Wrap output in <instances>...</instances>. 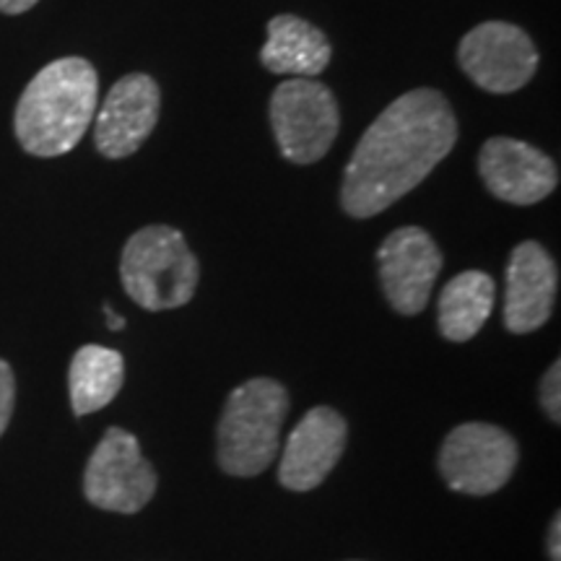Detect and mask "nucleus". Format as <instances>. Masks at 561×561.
I'll list each match as a JSON object with an SVG mask.
<instances>
[{"label":"nucleus","mask_w":561,"mask_h":561,"mask_svg":"<svg viewBox=\"0 0 561 561\" xmlns=\"http://www.w3.org/2000/svg\"><path fill=\"white\" fill-rule=\"evenodd\" d=\"M517 445L510 432L471 421L447 434L439 450V471L450 489L468 496H489L512 479Z\"/></svg>","instance_id":"7"},{"label":"nucleus","mask_w":561,"mask_h":561,"mask_svg":"<svg viewBox=\"0 0 561 561\" xmlns=\"http://www.w3.org/2000/svg\"><path fill=\"white\" fill-rule=\"evenodd\" d=\"M557 289V263L543 244H517L507 263V294H504V325H507V331L525 335L543 328L553 312Z\"/></svg>","instance_id":"13"},{"label":"nucleus","mask_w":561,"mask_h":561,"mask_svg":"<svg viewBox=\"0 0 561 561\" xmlns=\"http://www.w3.org/2000/svg\"><path fill=\"white\" fill-rule=\"evenodd\" d=\"M561 364L553 362L551 369L543 375V382H541V403H543V411L546 416H549L553 424H559L561 421Z\"/></svg>","instance_id":"17"},{"label":"nucleus","mask_w":561,"mask_h":561,"mask_svg":"<svg viewBox=\"0 0 561 561\" xmlns=\"http://www.w3.org/2000/svg\"><path fill=\"white\" fill-rule=\"evenodd\" d=\"M161 91L146 73H128L104 96L94 121L96 151L107 159L136 153L159 123Z\"/></svg>","instance_id":"10"},{"label":"nucleus","mask_w":561,"mask_h":561,"mask_svg":"<svg viewBox=\"0 0 561 561\" xmlns=\"http://www.w3.org/2000/svg\"><path fill=\"white\" fill-rule=\"evenodd\" d=\"M104 312H107V325L112 328V331H123V328H125V320L121 318V314L112 312V307H104Z\"/></svg>","instance_id":"21"},{"label":"nucleus","mask_w":561,"mask_h":561,"mask_svg":"<svg viewBox=\"0 0 561 561\" xmlns=\"http://www.w3.org/2000/svg\"><path fill=\"white\" fill-rule=\"evenodd\" d=\"M380 284L390 307L401 314H419L430 301L442 271V252L421 227L396 229L377 250Z\"/></svg>","instance_id":"9"},{"label":"nucleus","mask_w":561,"mask_h":561,"mask_svg":"<svg viewBox=\"0 0 561 561\" xmlns=\"http://www.w3.org/2000/svg\"><path fill=\"white\" fill-rule=\"evenodd\" d=\"M39 0H0V13H9V16H19V13H26L34 9Z\"/></svg>","instance_id":"19"},{"label":"nucleus","mask_w":561,"mask_h":561,"mask_svg":"<svg viewBox=\"0 0 561 561\" xmlns=\"http://www.w3.org/2000/svg\"><path fill=\"white\" fill-rule=\"evenodd\" d=\"M458 144V121L437 89L398 96L364 130L341 185V206L354 219H371L419 187Z\"/></svg>","instance_id":"1"},{"label":"nucleus","mask_w":561,"mask_h":561,"mask_svg":"<svg viewBox=\"0 0 561 561\" xmlns=\"http://www.w3.org/2000/svg\"><path fill=\"white\" fill-rule=\"evenodd\" d=\"M496 284L483 271H462L439 294L437 322L447 341L466 343L481 331L494 310Z\"/></svg>","instance_id":"15"},{"label":"nucleus","mask_w":561,"mask_h":561,"mask_svg":"<svg viewBox=\"0 0 561 561\" xmlns=\"http://www.w3.org/2000/svg\"><path fill=\"white\" fill-rule=\"evenodd\" d=\"M125 380V362L115 348L81 346L68 371L70 405L76 416H87L115 401Z\"/></svg>","instance_id":"16"},{"label":"nucleus","mask_w":561,"mask_h":561,"mask_svg":"<svg viewBox=\"0 0 561 561\" xmlns=\"http://www.w3.org/2000/svg\"><path fill=\"white\" fill-rule=\"evenodd\" d=\"M346 447V421L339 411L318 405L294 426L280 455L278 481L291 491H312L331 476Z\"/></svg>","instance_id":"12"},{"label":"nucleus","mask_w":561,"mask_h":561,"mask_svg":"<svg viewBox=\"0 0 561 561\" xmlns=\"http://www.w3.org/2000/svg\"><path fill=\"white\" fill-rule=\"evenodd\" d=\"M271 128L280 157L291 164H314L339 138V102L320 81H280L271 96Z\"/></svg>","instance_id":"5"},{"label":"nucleus","mask_w":561,"mask_h":561,"mask_svg":"<svg viewBox=\"0 0 561 561\" xmlns=\"http://www.w3.org/2000/svg\"><path fill=\"white\" fill-rule=\"evenodd\" d=\"M100 79L89 60L60 58L45 66L24 89L13 128L21 149L53 159L73 151L94 123Z\"/></svg>","instance_id":"2"},{"label":"nucleus","mask_w":561,"mask_h":561,"mask_svg":"<svg viewBox=\"0 0 561 561\" xmlns=\"http://www.w3.org/2000/svg\"><path fill=\"white\" fill-rule=\"evenodd\" d=\"M458 62L462 73L489 94H512L538 70V50L520 26L486 21L460 39Z\"/></svg>","instance_id":"8"},{"label":"nucleus","mask_w":561,"mask_h":561,"mask_svg":"<svg viewBox=\"0 0 561 561\" xmlns=\"http://www.w3.org/2000/svg\"><path fill=\"white\" fill-rule=\"evenodd\" d=\"M157 471L140 453L138 439L121 426L104 432L83 476L87 500L94 507L121 515L144 510L157 494Z\"/></svg>","instance_id":"6"},{"label":"nucleus","mask_w":561,"mask_h":561,"mask_svg":"<svg viewBox=\"0 0 561 561\" xmlns=\"http://www.w3.org/2000/svg\"><path fill=\"white\" fill-rule=\"evenodd\" d=\"M13 401H16V380H13L11 364L0 359V437L11 421Z\"/></svg>","instance_id":"18"},{"label":"nucleus","mask_w":561,"mask_h":561,"mask_svg":"<svg viewBox=\"0 0 561 561\" xmlns=\"http://www.w3.org/2000/svg\"><path fill=\"white\" fill-rule=\"evenodd\" d=\"M333 47L310 21L280 13L268 21V39L261 50V62L271 73L291 79H314L331 66Z\"/></svg>","instance_id":"14"},{"label":"nucleus","mask_w":561,"mask_h":561,"mask_svg":"<svg viewBox=\"0 0 561 561\" xmlns=\"http://www.w3.org/2000/svg\"><path fill=\"white\" fill-rule=\"evenodd\" d=\"M289 413L286 388L255 377L231 390L219 421V466L229 476L252 479L276 460L280 426Z\"/></svg>","instance_id":"3"},{"label":"nucleus","mask_w":561,"mask_h":561,"mask_svg":"<svg viewBox=\"0 0 561 561\" xmlns=\"http://www.w3.org/2000/svg\"><path fill=\"white\" fill-rule=\"evenodd\" d=\"M561 517L557 515L553 517V523H551V533H549V557H551V561H561Z\"/></svg>","instance_id":"20"},{"label":"nucleus","mask_w":561,"mask_h":561,"mask_svg":"<svg viewBox=\"0 0 561 561\" xmlns=\"http://www.w3.org/2000/svg\"><path fill=\"white\" fill-rule=\"evenodd\" d=\"M121 278L138 307L149 312H167L193 299L201 268L182 231L151 224L138 229L125 244Z\"/></svg>","instance_id":"4"},{"label":"nucleus","mask_w":561,"mask_h":561,"mask_svg":"<svg viewBox=\"0 0 561 561\" xmlns=\"http://www.w3.org/2000/svg\"><path fill=\"white\" fill-rule=\"evenodd\" d=\"M479 172L486 191L512 206H533L559 185V167L541 149L517 138H489L481 146Z\"/></svg>","instance_id":"11"}]
</instances>
